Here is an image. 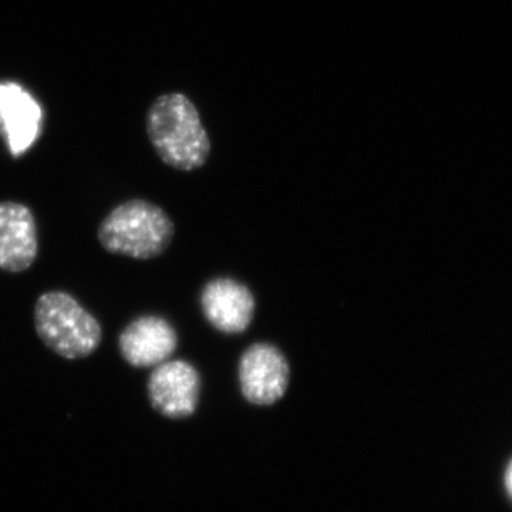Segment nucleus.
Returning <instances> with one entry per match:
<instances>
[{
	"mask_svg": "<svg viewBox=\"0 0 512 512\" xmlns=\"http://www.w3.org/2000/svg\"><path fill=\"white\" fill-rule=\"evenodd\" d=\"M148 140L157 156L174 170H200L211 156V140L197 107L183 93L157 97L147 111Z\"/></svg>",
	"mask_w": 512,
	"mask_h": 512,
	"instance_id": "obj_1",
	"label": "nucleus"
},
{
	"mask_svg": "<svg viewBox=\"0 0 512 512\" xmlns=\"http://www.w3.org/2000/svg\"><path fill=\"white\" fill-rule=\"evenodd\" d=\"M173 218L154 202L133 198L116 205L97 228L100 247L111 255L151 261L173 244Z\"/></svg>",
	"mask_w": 512,
	"mask_h": 512,
	"instance_id": "obj_2",
	"label": "nucleus"
},
{
	"mask_svg": "<svg viewBox=\"0 0 512 512\" xmlns=\"http://www.w3.org/2000/svg\"><path fill=\"white\" fill-rule=\"evenodd\" d=\"M37 338L66 360L94 355L103 343V326L92 312L66 291H47L33 308Z\"/></svg>",
	"mask_w": 512,
	"mask_h": 512,
	"instance_id": "obj_3",
	"label": "nucleus"
},
{
	"mask_svg": "<svg viewBox=\"0 0 512 512\" xmlns=\"http://www.w3.org/2000/svg\"><path fill=\"white\" fill-rule=\"evenodd\" d=\"M238 380L242 396L248 403L272 406L288 392L291 365L278 346L256 342L239 357Z\"/></svg>",
	"mask_w": 512,
	"mask_h": 512,
	"instance_id": "obj_4",
	"label": "nucleus"
},
{
	"mask_svg": "<svg viewBox=\"0 0 512 512\" xmlns=\"http://www.w3.org/2000/svg\"><path fill=\"white\" fill-rule=\"evenodd\" d=\"M201 373L191 362L170 359L154 367L147 380L151 406L171 420L191 417L201 399Z\"/></svg>",
	"mask_w": 512,
	"mask_h": 512,
	"instance_id": "obj_5",
	"label": "nucleus"
},
{
	"mask_svg": "<svg viewBox=\"0 0 512 512\" xmlns=\"http://www.w3.org/2000/svg\"><path fill=\"white\" fill-rule=\"evenodd\" d=\"M180 339L170 320L160 315H141L124 326L117 340L120 356L134 369H151L177 352Z\"/></svg>",
	"mask_w": 512,
	"mask_h": 512,
	"instance_id": "obj_6",
	"label": "nucleus"
},
{
	"mask_svg": "<svg viewBox=\"0 0 512 512\" xmlns=\"http://www.w3.org/2000/svg\"><path fill=\"white\" fill-rule=\"evenodd\" d=\"M200 306L212 328L224 335H239L247 332L254 320L256 299L247 285L221 276L202 286Z\"/></svg>",
	"mask_w": 512,
	"mask_h": 512,
	"instance_id": "obj_7",
	"label": "nucleus"
},
{
	"mask_svg": "<svg viewBox=\"0 0 512 512\" xmlns=\"http://www.w3.org/2000/svg\"><path fill=\"white\" fill-rule=\"evenodd\" d=\"M45 114L35 97L16 83H0V137L15 160L25 156L43 133Z\"/></svg>",
	"mask_w": 512,
	"mask_h": 512,
	"instance_id": "obj_8",
	"label": "nucleus"
},
{
	"mask_svg": "<svg viewBox=\"0 0 512 512\" xmlns=\"http://www.w3.org/2000/svg\"><path fill=\"white\" fill-rule=\"evenodd\" d=\"M39 255L35 214L18 201H0V271L22 274Z\"/></svg>",
	"mask_w": 512,
	"mask_h": 512,
	"instance_id": "obj_9",
	"label": "nucleus"
},
{
	"mask_svg": "<svg viewBox=\"0 0 512 512\" xmlns=\"http://www.w3.org/2000/svg\"><path fill=\"white\" fill-rule=\"evenodd\" d=\"M505 488H507L508 494H510L512 498V461L507 471H505Z\"/></svg>",
	"mask_w": 512,
	"mask_h": 512,
	"instance_id": "obj_10",
	"label": "nucleus"
}]
</instances>
